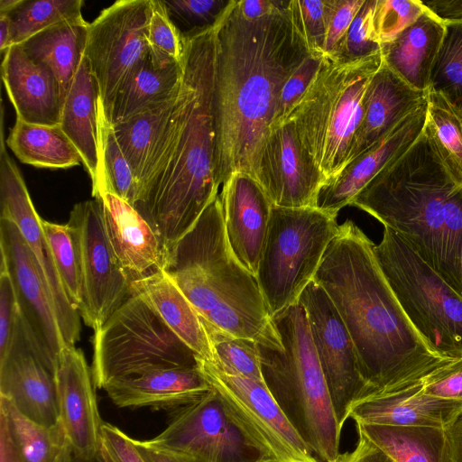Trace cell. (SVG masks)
<instances>
[{
    "label": "cell",
    "mask_w": 462,
    "mask_h": 462,
    "mask_svg": "<svg viewBox=\"0 0 462 462\" xmlns=\"http://www.w3.org/2000/svg\"><path fill=\"white\" fill-rule=\"evenodd\" d=\"M310 55L286 8L246 20L238 12L236 0L230 1L217 24L219 185L235 172L252 176L259 149L274 121L282 88Z\"/></svg>",
    "instance_id": "1"
},
{
    "label": "cell",
    "mask_w": 462,
    "mask_h": 462,
    "mask_svg": "<svg viewBox=\"0 0 462 462\" xmlns=\"http://www.w3.org/2000/svg\"><path fill=\"white\" fill-rule=\"evenodd\" d=\"M374 245L353 221H345L313 279L353 340L367 397L421 383L453 361L436 355L418 334L378 263Z\"/></svg>",
    "instance_id": "2"
},
{
    "label": "cell",
    "mask_w": 462,
    "mask_h": 462,
    "mask_svg": "<svg viewBox=\"0 0 462 462\" xmlns=\"http://www.w3.org/2000/svg\"><path fill=\"white\" fill-rule=\"evenodd\" d=\"M217 24L183 33L182 74L169 137L152 169L144 198L135 207L156 231L165 253L194 226L218 196Z\"/></svg>",
    "instance_id": "3"
},
{
    "label": "cell",
    "mask_w": 462,
    "mask_h": 462,
    "mask_svg": "<svg viewBox=\"0 0 462 462\" xmlns=\"http://www.w3.org/2000/svg\"><path fill=\"white\" fill-rule=\"evenodd\" d=\"M164 271L210 325L257 339L271 315L256 276L233 254L219 195L166 253Z\"/></svg>",
    "instance_id": "4"
},
{
    "label": "cell",
    "mask_w": 462,
    "mask_h": 462,
    "mask_svg": "<svg viewBox=\"0 0 462 462\" xmlns=\"http://www.w3.org/2000/svg\"><path fill=\"white\" fill-rule=\"evenodd\" d=\"M264 383L319 462L339 454L342 428L298 301L271 318L256 339Z\"/></svg>",
    "instance_id": "5"
},
{
    "label": "cell",
    "mask_w": 462,
    "mask_h": 462,
    "mask_svg": "<svg viewBox=\"0 0 462 462\" xmlns=\"http://www.w3.org/2000/svg\"><path fill=\"white\" fill-rule=\"evenodd\" d=\"M462 295V172L442 169L357 204Z\"/></svg>",
    "instance_id": "6"
},
{
    "label": "cell",
    "mask_w": 462,
    "mask_h": 462,
    "mask_svg": "<svg viewBox=\"0 0 462 462\" xmlns=\"http://www.w3.org/2000/svg\"><path fill=\"white\" fill-rule=\"evenodd\" d=\"M382 62L381 51L354 60L323 56L310 85L286 119L294 123L326 182L351 161L366 89Z\"/></svg>",
    "instance_id": "7"
},
{
    "label": "cell",
    "mask_w": 462,
    "mask_h": 462,
    "mask_svg": "<svg viewBox=\"0 0 462 462\" xmlns=\"http://www.w3.org/2000/svg\"><path fill=\"white\" fill-rule=\"evenodd\" d=\"M378 263L403 311L439 356L462 358V295L393 230L374 245Z\"/></svg>",
    "instance_id": "8"
},
{
    "label": "cell",
    "mask_w": 462,
    "mask_h": 462,
    "mask_svg": "<svg viewBox=\"0 0 462 462\" xmlns=\"http://www.w3.org/2000/svg\"><path fill=\"white\" fill-rule=\"evenodd\" d=\"M338 227L337 216L318 207L273 206L256 273L271 317L299 301Z\"/></svg>",
    "instance_id": "9"
},
{
    "label": "cell",
    "mask_w": 462,
    "mask_h": 462,
    "mask_svg": "<svg viewBox=\"0 0 462 462\" xmlns=\"http://www.w3.org/2000/svg\"><path fill=\"white\" fill-rule=\"evenodd\" d=\"M198 356L139 296L132 294L93 339L95 386L149 372L198 366Z\"/></svg>",
    "instance_id": "10"
},
{
    "label": "cell",
    "mask_w": 462,
    "mask_h": 462,
    "mask_svg": "<svg viewBox=\"0 0 462 462\" xmlns=\"http://www.w3.org/2000/svg\"><path fill=\"white\" fill-rule=\"evenodd\" d=\"M197 361L233 420L265 462H319L265 383L233 373L212 358Z\"/></svg>",
    "instance_id": "11"
},
{
    "label": "cell",
    "mask_w": 462,
    "mask_h": 462,
    "mask_svg": "<svg viewBox=\"0 0 462 462\" xmlns=\"http://www.w3.org/2000/svg\"><path fill=\"white\" fill-rule=\"evenodd\" d=\"M150 0H120L88 23L84 55L107 117L114 98L148 58Z\"/></svg>",
    "instance_id": "12"
},
{
    "label": "cell",
    "mask_w": 462,
    "mask_h": 462,
    "mask_svg": "<svg viewBox=\"0 0 462 462\" xmlns=\"http://www.w3.org/2000/svg\"><path fill=\"white\" fill-rule=\"evenodd\" d=\"M148 442L192 455L204 462H265L213 388L170 412L167 427Z\"/></svg>",
    "instance_id": "13"
},
{
    "label": "cell",
    "mask_w": 462,
    "mask_h": 462,
    "mask_svg": "<svg viewBox=\"0 0 462 462\" xmlns=\"http://www.w3.org/2000/svg\"><path fill=\"white\" fill-rule=\"evenodd\" d=\"M1 264L13 281L23 332L32 349L54 375L59 354L66 346L50 295L32 251L17 226L0 217Z\"/></svg>",
    "instance_id": "14"
},
{
    "label": "cell",
    "mask_w": 462,
    "mask_h": 462,
    "mask_svg": "<svg viewBox=\"0 0 462 462\" xmlns=\"http://www.w3.org/2000/svg\"><path fill=\"white\" fill-rule=\"evenodd\" d=\"M340 427L349 406L368 396L353 340L331 300L314 280L299 298Z\"/></svg>",
    "instance_id": "15"
},
{
    "label": "cell",
    "mask_w": 462,
    "mask_h": 462,
    "mask_svg": "<svg viewBox=\"0 0 462 462\" xmlns=\"http://www.w3.org/2000/svg\"><path fill=\"white\" fill-rule=\"evenodd\" d=\"M69 221L79 229L81 243L84 300L79 315L97 331L132 295L131 281L110 245L98 199L76 204Z\"/></svg>",
    "instance_id": "16"
},
{
    "label": "cell",
    "mask_w": 462,
    "mask_h": 462,
    "mask_svg": "<svg viewBox=\"0 0 462 462\" xmlns=\"http://www.w3.org/2000/svg\"><path fill=\"white\" fill-rule=\"evenodd\" d=\"M5 143L2 134L1 217L8 218L17 226L30 247L52 302L63 340L66 346H74L80 337L79 312L72 307L66 295L42 229V217L32 202L20 170L6 151Z\"/></svg>",
    "instance_id": "17"
},
{
    "label": "cell",
    "mask_w": 462,
    "mask_h": 462,
    "mask_svg": "<svg viewBox=\"0 0 462 462\" xmlns=\"http://www.w3.org/2000/svg\"><path fill=\"white\" fill-rule=\"evenodd\" d=\"M252 177L273 206L280 208L318 207L319 193L326 182L291 120L269 130Z\"/></svg>",
    "instance_id": "18"
},
{
    "label": "cell",
    "mask_w": 462,
    "mask_h": 462,
    "mask_svg": "<svg viewBox=\"0 0 462 462\" xmlns=\"http://www.w3.org/2000/svg\"><path fill=\"white\" fill-rule=\"evenodd\" d=\"M59 420L72 451L85 460L99 457L102 425L92 371L80 349L66 346L54 371Z\"/></svg>",
    "instance_id": "19"
},
{
    "label": "cell",
    "mask_w": 462,
    "mask_h": 462,
    "mask_svg": "<svg viewBox=\"0 0 462 462\" xmlns=\"http://www.w3.org/2000/svg\"><path fill=\"white\" fill-rule=\"evenodd\" d=\"M219 195L226 238L239 263L256 276L273 204L249 174L232 173Z\"/></svg>",
    "instance_id": "20"
},
{
    "label": "cell",
    "mask_w": 462,
    "mask_h": 462,
    "mask_svg": "<svg viewBox=\"0 0 462 462\" xmlns=\"http://www.w3.org/2000/svg\"><path fill=\"white\" fill-rule=\"evenodd\" d=\"M428 116L427 100L404 117L371 149L356 157L320 189L318 208L337 216L389 163L402 155L422 132Z\"/></svg>",
    "instance_id": "21"
},
{
    "label": "cell",
    "mask_w": 462,
    "mask_h": 462,
    "mask_svg": "<svg viewBox=\"0 0 462 462\" xmlns=\"http://www.w3.org/2000/svg\"><path fill=\"white\" fill-rule=\"evenodd\" d=\"M0 396L41 425L60 423L54 375L37 357L23 328L9 355L0 361Z\"/></svg>",
    "instance_id": "22"
},
{
    "label": "cell",
    "mask_w": 462,
    "mask_h": 462,
    "mask_svg": "<svg viewBox=\"0 0 462 462\" xmlns=\"http://www.w3.org/2000/svg\"><path fill=\"white\" fill-rule=\"evenodd\" d=\"M94 199L101 204L108 240L129 280L164 270L166 253L149 221L135 208L110 192Z\"/></svg>",
    "instance_id": "23"
},
{
    "label": "cell",
    "mask_w": 462,
    "mask_h": 462,
    "mask_svg": "<svg viewBox=\"0 0 462 462\" xmlns=\"http://www.w3.org/2000/svg\"><path fill=\"white\" fill-rule=\"evenodd\" d=\"M3 56V83L16 119L35 125H60L62 97L52 71L31 59L19 45L11 46Z\"/></svg>",
    "instance_id": "24"
},
{
    "label": "cell",
    "mask_w": 462,
    "mask_h": 462,
    "mask_svg": "<svg viewBox=\"0 0 462 462\" xmlns=\"http://www.w3.org/2000/svg\"><path fill=\"white\" fill-rule=\"evenodd\" d=\"M462 408V402L425 393L423 383L372 395L352 403L346 418L356 423L444 428Z\"/></svg>",
    "instance_id": "25"
},
{
    "label": "cell",
    "mask_w": 462,
    "mask_h": 462,
    "mask_svg": "<svg viewBox=\"0 0 462 462\" xmlns=\"http://www.w3.org/2000/svg\"><path fill=\"white\" fill-rule=\"evenodd\" d=\"M211 386L198 366L155 370L113 381L104 388L119 408H150L170 412L201 397Z\"/></svg>",
    "instance_id": "26"
},
{
    "label": "cell",
    "mask_w": 462,
    "mask_h": 462,
    "mask_svg": "<svg viewBox=\"0 0 462 462\" xmlns=\"http://www.w3.org/2000/svg\"><path fill=\"white\" fill-rule=\"evenodd\" d=\"M98 86L85 55L61 106L60 126L79 152L93 198L104 191L100 164Z\"/></svg>",
    "instance_id": "27"
},
{
    "label": "cell",
    "mask_w": 462,
    "mask_h": 462,
    "mask_svg": "<svg viewBox=\"0 0 462 462\" xmlns=\"http://www.w3.org/2000/svg\"><path fill=\"white\" fill-rule=\"evenodd\" d=\"M428 91H419L409 86L383 60L366 89L365 113L355 137L350 162L425 103Z\"/></svg>",
    "instance_id": "28"
},
{
    "label": "cell",
    "mask_w": 462,
    "mask_h": 462,
    "mask_svg": "<svg viewBox=\"0 0 462 462\" xmlns=\"http://www.w3.org/2000/svg\"><path fill=\"white\" fill-rule=\"evenodd\" d=\"M131 290L132 294L143 300L198 357L212 358L201 316L164 270L132 281Z\"/></svg>",
    "instance_id": "29"
},
{
    "label": "cell",
    "mask_w": 462,
    "mask_h": 462,
    "mask_svg": "<svg viewBox=\"0 0 462 462\" xmlns=\"http://www.w3.org/2000/svg\"><path fill=\"white\" fill-rule=\"evenodd\" d=\"M445 32L446 25L426 9L396 39L381 47L383 60L409 86L427 92Z\"/></svg>",
    "instance_id": "30"
},
{
    "label": "cell",
    "mask_w": 462,
    "mask_h": 462,
    "mask_svg": "<svg viewBox=\"0 0 462 462\" xmlns=\"http://www.w3.org/2000/svg\"><path fill=\"white\" fill-rule=\"evenodd\" d=\"M176 97L162 106L112 125L137 182L138 201L135 207L144 198L152 169L167 143Z\"/></svg>",
    "instance_id": "31"
},
{
    "label": "cell",
    "mask_w": 462,
    "mask_h": 462,
    "mask_svg": "<svg viewBox=\"0 0 462 462\" xmlns=\"http://www.w3.org/2000/svg\"><path fill=\"white\" fill-rule=\"evenodd\" d=\"M88 23L83 17L55 24L19 46L54 74L62 103L84 56Z\"/></svg>",
    "instance_id": "32"
},
{
    "label": "cell",
    "mask_w": 462,
    "mask_h": 462,
    "mask_svg": "<svg viewBox=\"0 0 462 462\" xmlns=\"http://www.w3.org/2000/svg\"><path fill=\"white\" fill-rule=\"evenodd\" d=\"M181 74V63L159 69L148 56L116 93L107 119L112 125L120 124L171 101L179 92Z\"/></svg>",
    "instance_id": "33"
},
{
    "label": "cell",
    "mask_w": 462,
    "mask_h": 462,
    "mask_svg": "<svg viewBox=\"0 0 462 462\" xmlns=\"http://www.w3.org/2000/svg\"><path fill=\"white\" fill-rule=\"evenodd\" d=\"M356 425L394 462H452L444 428Z\"/></svg>",
    "instance_id": "34"
},
{
    "label": "cell",
    "mask_w": 462,
    "mask_h": 462,
    "mask_svg": "<svg viewBox=\"0 0 462 462\" xmlns=\"http://www.w3.org/2000/svg\"><path fill=\"white\" fill-rule=\"evenodd\" d=\"M5 143L20 162L37 168L69 169L82 164L79 152L60 125L16 119Z\"/></svg>",
    "instance_id": "35"
},
{
    "label": "cell",
    "mask_w": 462,
    "mask_h": 462,
    "mask_svg": "<svg viewBox=\"0 0 462 462\" xmlns=\"http://www.w3.org/2000/svg\"><path fill=\"white\" fill-rule=\"evenodd\" d=\"M0 413L24 462H62L71 449L60 423L46 427L23 415L0 396Z\"/></svg>",
    "instance_id": "36"
},
{
    "label": "cell",
    "mask_w": 462,
    "mask_h": 462,
    "mask_svg": "<svg viewBox=\"0 0 462 462\" xmlns=\"http://www.w3.org/2000/svg\"><path fill=\"white\" fill-rule=\"evenodd\" d=\"M42 226L66 295L72 307L79 312L84 300V291L79 229L69 221L62 225L42 218Z\"/></svg>",
    "instance_id": "37"
},
{
    "label": "cell",
    "mask_w": 462,
    "mask_h": 462,
    "mask_svg": "<svg viewBox=\"0 0 462 462\" xmlns=\"http://www.w3.org/2000/svg\"><path fill=\"white\" fill-rule=\"evenodd\" d=\"M82 0H22L8 15L10 47L19 45L55 24L82 18Z\"/></svg>",
    "instance_id": "38"
},
{
    "label": "cell",
    "mask_w": 462,
    "mask_h": 462,
    "mask_svg": "<svg viewBox=\"0 0 462 462\" xmlns=\"http://www.w3.org/2000/svg\"><path fill=\"white\" fill-rule=\"evenodd\" d=\"M98 124L100 164L104 179L102 193L110 192L134 208L138 201L137 182L134 171L117 143L113 126L104 112L100 97Z\"/></svg>",
    "instance_id": "39"
},
{
    "label": "cell",
    "mask_w": 462,
    "mask_h": 462,
    "mask_svg": "<svg viewBox=\"0 0 462 462\" xmlns=\"http://www.w3.org/2000/svg\"><path fill=\"white\" fill-rule=\"evenodd\" d=\"M429 90L442 94L462 112V23L446 24L431 71Z\"/></svg>",
    "instance_id": "40"
},
{
    "label": "cell",
    "mask_w": 462,
    "mask_h": 462,
    "mask_svg": "<svg viewBox=\"0 0 462 462\" xmlns=\"http://www.w3.org/2000/svg\"><path fill=\"white\" fill-rule=\"evenodd\" d=\"M201 319L212 359L233 373L264 383L256 340L227 334Z\"/></svg>",
    "instance_id": "41"
},
{
    "label": "cell",
    "mask_w": 462,
    "mask_h": 462,
    "mask_svg": "<svg viewBox=\"0 0 462 462\" xmlns=\"http://www.w3.org/2000/svg\"><path fill=\"white\" fill-rule=\"evenodd\" d=\"M147 42L154 67L165 69L181 63L184 36L170 17L163 0H150Z\"/></svg>",
    "instance_id": "42"
},
{
    "label": "cell",
    "mask_w": 462,
    "mask_h": 462,
    "mask_svg": "<svg viewBox=\"0 0 462 462\" xmlns=\"http://www.w3.org/2000/svg\"><path fill=\"white\" fill-rule=\"evenodd\" d=\"M425 10L421 0H376L372 17L376 42L382 47L393 42Z\"/></svg>",
    "instance_id": "43"
},
{
    "label": "cell",
    "mask_w": 462,
    "mask_h": 462,
    "mask_svg": "<svg viewBox=\"0 0 462 462\" xmlns=\"http://www.w3.org/2000/svg\"><path fill=\"white\" fill-rule=\"evenodd\" d=\"M427 107L438 138L462 171V112L432 90H428Z\"/></svg>",
    "instance_id": "44"
},
{
    "label": "cell",
    "mask_w": 462,
    "mask_h": 462,
    "mask_svg": "<svg viewBox=\"0 0 462 462\" xmlns=\"http://www.w3.org/2000/svg\"><path fill=\"white\" fill-rule=\"evenodd\" d=\"M286 12L310 54L323 56L326 40V0L288 1Z\"/></svg>",
    "instance_id": "45"
},
{
    "label": "cell",
    "mask_w": 462,
    "mask_h": 462,
    "mask_svg": "<svg viewBox=\"0 0 462 462\" xmlns=\"http://www.w3.org/2000/svg\"><path fill=\"white\" fill-rule=\"evenodd\" d=\"M231 0H163L171 20L180 23L184 33L215 26Z\"/></svg>",
    "instance_id": "46"
},
{
    "label": "cell",
    "mask_w": 462,
    "mask_h": 462,
    "mask_svg": "<svg viewBox=\"0 0 462 462\" xmlns=\"http://www.w3.org/2000/svg\"><path fill=\"white\" fill-rule=\"evenodd\" d=\"M376 0H365L346 33L342 48L337 58L354 60L381 51L372 27V17Z\"/></svg>",
    "instance_id": "47"
},
{
    "label": "cell",
    "mask_w": 462,
    "mask_h": 462,
    "mask_svg": "<svg viewBox=\"0 0 462 462\" xmlns=\"http://www.w3.org/2000/svg\"><path fill=\"white\" fill-rule=\"evenodd\" d=\"M22 329L21 315L13 281L0 265V361L13 348Z\"/></svg>",
    "instance_id": "48"
},
{
    "label": "cell",
    "mask_w": 462,
    "mask_h": 462,
    "mask_svg": "<svg viewBox=\"0 0 462 462\" xmlns=\"http://www.w3.org/2000/svg\"><path fill=\"white\" fill-rule=\"evenodd\" d=\"M365 0H326L323 56L338 55L349 27Z\"/></svg>",
    "instance_id": "49"
},
{
    "label": "cell",
    "mask_w": 462,
    "mask_h": 462,
    "mask_svg": "<svg viewBox=\"0 0 462 462\" xmlns=\"http://www.w3.org/2000/svg\"><path fill=\"white\" fill-rule=\"evenodd\" d=\"M322 57L310 54L285 81L280 94L272 127L286 121L291 111L303 97L317 74Z\"/></svg>",
    "instance_id": "50"
},
{
    "label": "cell",
    "mask_w": 462,
    "mask_h": 462,
    "mask_svg": "<svg viewBox=\"0 0 462 462\" xmlns=\"http://www.w3.org/2000/svg\"><path fill=\"white\" fill-rule=\"evenodd\" d=\"M422 383L428 394L462 402V358L437 369L424 378Z\"/></svg>",
    "instance_id": "51"
},
{
    "label": "cell",
    "mask_w": 462,
    "mask_h": 462,
    "mask_svg": "<svg viewBox=\"0 0 462 462\" xmlns=\"http://www.w3.org/2000/svg\"><path fill=\"white\" fill-rule=\"evenodd\" d=\"M101 449L112 462H145L134 444L133 438L105 421L102 425Z\"/></svg>",
    "instance_id": "52"
},
{
    "label": "cell",
    "mask_w": 462,
    "mask_h": 462,
    "mask_svg": "<svg viewBox=\"0 0 462 462\" xmlns=\"http://www.w3.org/2000/svg\"><path fill=\"white\" fill-rule=\"evenodd\" d=\"M358 440L351 451L339 453L332 462H394L384 451L358 431Z\"/></svg>",
    "instance_id": "53"
},
{
    "label": "cell",
    "mask_w": 462,
    "mask_h": 462,
    "mask_svg": "<svg viewBox=\"0 0 462 462\" xmlns=\"http://www.w3.org/2000/svg\"><path fill=\"white\" fill-rule=\"evenodd\" d=\"M133 442L145 462H204L184 452L152 445L148 440L133 439Z\"/></svg>",
    "instance_id": "54"
},
{
    "label": "cell",
    "mask_w": 462,
    "mask_h": 462,
    "mask_svg": "<svg viewBox=\"0 0 462 462\" xmlns=\"http://www.w3.org/2000/svg\"><path fill=\"white\" fill-rule=\"evenodd\" d=\"M288 1L282 0H239L236 7L246 20H256L286 8Z\"/></svg>",
    "instance_id": "55"
},
{
    "label": "cell",
    "mask_w": 462,
    "mask_h": 462,
    "mask_svg": "<svg viewBox=\"0 0 462 462\" xmlns=\"http://www.w3.org/2000/svg\"><path fill=\"white\" fill-rule=\"evenodd\" d=\"M425 8L441 21L448 23H462V0L421 1Z\"/></svg>",
    "instance_id": "56"
},
{
    "label": "cell",
    "mask_w": 462,
    "mask_h": 462,
    "mask_svg": "<svg viewBox=\"0 0 462 462\" xmlns=\"http://www.w3.org/2000/svg\"><path fill=\"white\" fill-rule=\"evenodd\" d=\"M452 462H462V408L444 427Z\"/></svg>",
    "instance_id": "57"
},
{
    "label": "cell",
    "mask_w": 462,
    "mask_h": 462,
    "mask_svg": "<svg viewBox=\"0 0 462 462\" xmlns=\"http://www.w3.org/2000/svg\"><path fill=\"white\" fill-rule=\"evenodd\" d=\"M0 462H24L9 433L5 416L0 413Z\"/></svg>",
    "instance_id": "58"
},
{
    "label": "cell",
    "mask_w": 462,
    "mask_h": 462,
    "mask_svg": "<svg viewBox=\"0 0 462 462\" xmlns=\"http://www.w3.org/2000/svg\"><path fill=\"white\" fill-rule=\"evenodd\" d=\"M11 23L7 14H0V51L4 55L10 48Z\"/></svg>",
    "instance_id": "59"
},
{
    "label": "cell",
    "mask_w": 462,
    "mask_h": 462,
    "mask_svg": "<svg viewBox=\"0 0 462 462\" xmlns=\"http://www.w3.org/2000/svg\"><path fill=\"white\" fill-rule=\"evenodd\" d=\"M22 0H0V14H9Z\"/></svg>",
    "instance_id": "60"
},
{
    "label": "cell",
    "mask_w": 462,
    "mask_h": 462,
    "mask_svg": "<svg viewBox=\"0 0 462 462\" xmlns=\"http://www.w3.org/2000/svg\"><path fill=\"white\" fill-rule=\"evenodd\" d=\"M62 462H103V460L101 459L100 456L97 459H95V460H91V461L85 460V459H82L79 457H78L72 451V449H70L69 451V453L66 455V457H65V458L63 459Z\"/></svg>",
    "instance_id": "61"
},
{
    "label": "cell",
    "mask_w": 462,
    "mask_h": 462,
    "mask_svg": "<svg viewBox=\"0 0 462 462\" xmlns=\"http://www.w3.org/2000/svg\"><path fill=\"white\" fill-rule=\"evenodd\" d=\"M99 456H100L101 459L103 460V462H112L110 460V458L107 457V455L102 449H100Z\"/></svg>",
    "instance_id": "62"
}]
</instances>
